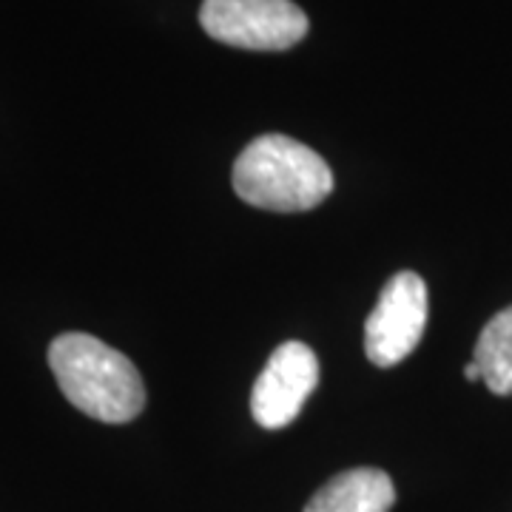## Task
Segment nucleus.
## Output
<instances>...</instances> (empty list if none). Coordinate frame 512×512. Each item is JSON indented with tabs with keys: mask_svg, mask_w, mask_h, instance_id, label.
<instances>
[{
	"mask_svg": "<svg viewBox=\"0 0 512 512\" xmlns=\"http://www.w3.org/2000/svg\"><path fill=\"white\" fill-rule=\"evenodd\" d=\"M49 365L63 396L92 419L126 424L146 407V387L131 359L89 333L57 336Z\"/></svg>",
	"mask_w": 512,
	"mask_h": 512,
	"instance_id": "nucleus-1",
	"label": "nucleus"
},
{
	"mask_svg": "<svg viewBox=\"0 0 512 512\" xmlns=\"http://www.w3.org/2000/svg\"><path fill=\"white\" fill-rule=\"evenodd\" d=\"M234 188L254 208L293 214L328 200L333 174L305 143L285 134H262L237 157Z\"/></svg>",
	"mask_w": 512,
	"mask_h": 512,
	"instance_id": "nucleus-2",
	"label": "nucleus"
},
{
	"mask_svg": "<svg viewBox=\"0 0 512 512\" xmlns=\"http://www.w3.org/2000/svg\"><path fill=\"white\" fill-rule=\"evenodd\" d=\"M205 35L248 52H285L308 35V15L291 0H205Z\"/></svg>",
	"mask_w": 512,
	"mask_h": 512,
	"instance_id": "nucleus-3",
	"label": "nucleus"
},
{
	"mask_svg": "<svg viewBox=\"0 0 512 512\" xmlns=\"http://www.w3.org/2000/svg\"><path fill=\"white\" fill-rule=\"evenodd\" d=\"M427 328V285L419 274L390 276L365 322V353L376 367H393L419 348Z\"/></svg>",
	"mask_w": 512,
	"mask_h": 512,
	"instance_id": "nucleus-4",
	"label": "nucleus"
},
{
	"mask_svg": "<svg viewBox=\"0 0 512 512\" xmlns=\"http://www.w3.org/2000/svg\"><path fill=\"white\" fill-rule=\"evenodd\" d=\"M319 384V359L302 342H285L271 353L251 390V413L265 430L288 427Z\"/></svg>",
	"mask_w": 512,
	"mask_h": 512,
	"instance_id": "nucleus-5",
	"label": "nucleus"
},
{
	"mask_svg": "<svg viewBox=\"0 0 512 512\" xmlns=\"http://www.w3.org/2000/svg\"><path fill=\"white\" fill-rule=\"evenodd\" d=\"M396 504V487L387 473L373 467H356L339 473L308 501L305 512H390Z\"/></svg>",
	"mask_w": 512,
	"mask_h": 512,
	"instance_id": "nucleus-6",
	"label": "nucleus"
},
{
	"mask_svg": "<svg viewBox=\"0 0 512 512\" xmlns=\"http://www.w3.org/2000/svg\"><path fill=\"white\" fill-rule=\"evenodd\" d=\"M473 362L481 367V382L495 396H512V308L495 313L476 342Z\"/></svg>",
	"mask_w": 512,
	"mask_h": 512,
	"instance_id": "nucleus-7",
	"label": "nucleus"
},
{
	"mask_svg": "<svg viewBox=\"0 0 512 512\" xmlns=\"http://www.w3.org/2000/svg\"><path fill=\"white\" fill-rule=\"evenodd\" d=\"M464 376H467V382H481V367L476 362H470V365L464 367Z\"/></svg>",
	"mask_w": 512,
	"mask_h": 512,
	"instance_id": "nucleus-8",
	"label": "nucleus"
}]
</instances>
